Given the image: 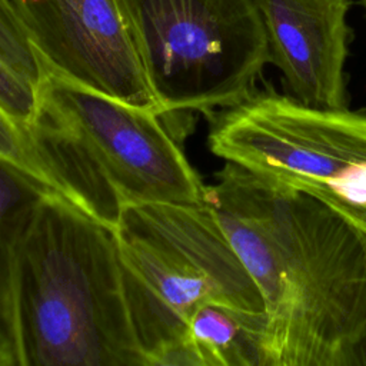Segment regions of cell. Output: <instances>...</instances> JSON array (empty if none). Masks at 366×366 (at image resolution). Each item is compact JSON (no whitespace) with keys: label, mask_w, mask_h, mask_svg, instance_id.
I'll return each instance as SVG.
<instances>
[{"label":"cell","mask_w":366,"mask_h":366,"mask_svg":"<svg viewBox=\"0 0 366 366\" xmlns=\"http://www.w3.org/2000/svg\"><path fill=\"white\" fill-rule=\"evenodd\" d=\"M206 203L263 300L260 366H353L366 326V242L325 200L234 163Z\"/></svg>","instance_id":"1"},{"label":"cell","mask_w":366,"mask_h":366,"mask_svg":"<svg viewBox=\"0 0 366 366\" xmlns=\"http://www.w3.org/2000/svg\"><path fill=\"white\" fill-rule=\"evenodd\" d=\"M19 366H149L133 330L113 229L46 190L13 243Z\"/></svg>","instance_id":"2"},{"label":"cell","mask_w":366,"mask_h":366,"mask_svg":"<svg viewBox=\"0 0 366 366\" xmlns=\"http://www.w3.org/2000/svg\"><path fill=\"white\" fill-rule=\"evenodd\" d=\"M26 133L57 193L114 229L127 207L202 204L206 184L162 113L69 81L51 71L37 86Z\"/></svg>","instance_id":"3"},{"label":"cell","mask_w":366,"mask_h":366,"mask_svg":"<svg viewBox=\"0 0 366 366\" xmlns=\"http://www.w3.org/2000/svg\"><path fill=\"white\" fill-rule=\"evenodd\" d=\"M113 232L133 330L149 366H183L187 323L202 305L263 315L254 282L206 202L136 204Z\"/></svg>","instance_id":"4"},{"label":"cell","mask_w":366,"mask_h":366,"mask_svg":"<svg viewBox=\"0 0 366 366\" xmlns=\"http://www.w3.org/2000/svg\"><path fill=\"white\" fill-rule=\"evenodd\" d=\"M162 114L246 99L270 63L259 0H122Z\"/></svg>","instance_id":"5"},{"label":"cell","mask_w":366,"mask_h":366,"mask_svg":"<svg viewBox=\"0 0 366 366\" xmlns=\"http://www.w3.org/2000/svg\"><path fill=\"white\" fill-rule=\"evenodd\" d=\"M207 144L264 179L366 207V110L309 106L267 84L210 116Z\"/></svg>","instance_id":"6"},{"label":"cell","mask_w":366,"mask_h":366,"mask_svg":"<svg viewBox=\"0 0 366 366\" xmlns=\"http://www.w3.org/2000/svg\"><path fill=\"white\" fill-rule=\"evenodd\" d=\"M44 69L113 99L153 109L122 0H11Z\"/></svg>","instance_id":"7"},{"label":"cell","mask_w":366,"mask_h":366,"mask_svg":"<svg viewBox=\"0 0 366 366\" xmlns=\"http://www.w3.org/2000/svg\"><path fill=\"white\" fill-rule=\"evenodd\" d=\"M270 63L296 100L347 107L346 60L352 30V0H259Z\"/></svg>","instance_id":"8"},{"label":"cell","mask_w":366,"mask_h":366,"mask_svg":"<svg viewBox=\"0 0 366 366\" xmlns=\"http://www.w3.org/2000/svg\"><path fill=\"white\" fill-rule=\"evenodd\" d=\"M263 315L206 303L187 323L183 366H260Z\"/></svg>","instance_id":"9"},{"label":"cell","mask_w":366,"mask_h":366,"mask_svg":"<svg viewBox=\"0 0 366 366\" xmlns=\"http://www.w3.org/2000/svg\"><path fill=\"white\" fill-rule=\"evenodd\" d=\"M49 187L0 159V366H19L11 292V252L16 234Z\"/></svg>","instance_id":"10"},{"label":"cell","mask_w":366,"mask_h":366,"mask_svg":"<svg viewBox=\"0 0 366 366\" xmlns=\"http://www.w3.org/2000/svg\"><path fill=\"white\" fill-rule=\"evenodd\" d=\"M0 57L31 83L40 84L46 69L11 0H0Z\"/></svg>","instance_id":"11"},{"label":"cell","mask_w":366,"mask_h":366,"mask_svg":"<svg viewBox=\"0 0 366 366\" xmlns=\"http://www.w3.org/2000/svg\"><path fill=\"white\" fill-rule=\"evenodd\" d=\"M0 159L13 164L40 184L56 192L54 184L30 143L27 133L0 107Z\"/></svg>","instance_id":"12"},{"label":"cell","mask_w":366,"mask_h":366,"mask_svg":"<svg viewBox=\"0 0 366 366\" xmlns=\"http://www.w3.org/2000/svg\"><path fill=\"white\" fill-rule=\"evenodd\" d=\"M37 86L0 57V107L26 132L37 107Z\"/></svg>","instance_id":"13"},{"label":"cell","mask_w":366,"mask_h":366,"mask_svg":"<svg viewBox=\"0 0 366 366\" xmlns=\"http://www.w3.org/2000/svg\"><path fill=\"white\" fill-rule=\"evenodd\" d=\"M326 203L330 204L335 210H337L345 219H347L360 233L366 234V207H353V206H346V204L333 203V202H326Z\"/></svg>","instance_id":"14"},{"label":"cell","mask_w":366,"mask_h":366,"mask_svg":"<svg viewBox=\"0 0 366 366\" xmlns=\"http://www.w3.org/2000/svg\"><path fill=\"white\" fill-rule=\"evenodd\" d=\"M353 366H366V326L355 350Z\"/></svg>","instance_id":"15"},{"label":"cell","mask_w":366,"mask_h":366,"mask_svg":"<svg viewBox=\"0 0 366 366\" xmlns=\"http://www.w3.org/2000/svg\"><path fill=\"white\" fill-rule=\"evenodd\" d=\"M362 4H363V7H365V10H366V0H362Z\"/></svg>","instance_id":"16"},{"label":"cell","mask_w":366,"mask_h":366,"mask_svg":"<svg viewBox=\"0 0 366 366\" xmlns=\"http://www.w3.org/2000/svg\"><path fill=\"white\" fill-rule=\"evenodd\" d=\"M363 234V233H362ZM363 237H365V242H366V234H363Z\"/></svg>","instance_id":"17"}]
</instances>
